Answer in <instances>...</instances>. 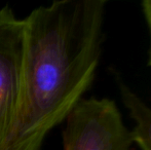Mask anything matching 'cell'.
Listing matches in <instances>:
<instances>
[{"instance_id": "1", "label": "cell", "mask_w": 151, "mask_h": 150, "mask_svg": "<svg viewBox=\"0 0 151 150\" xmlns=\"http://www.w3.org/2000/svg\"><path fill=\"white\" fill-rule=\"evenodd\" d=\"M105 0H58L24 19L20 94L0 150H40L95 80L104 43Z\"/></svg>"}, {"instance_id": "2", "label": "cell", "mask_w": 151, "mask_h": 150, "mask_svg": "<svg viewBox=\"0 0 151 150\" xmlns=\"http://www.w3.org/2000/svg\"><path fill=\"white\" fill-rule=\"evenodd\" d=\"M65 121L64 150H133V135L113 100L82 99Z\"/></svg>"}, {"instance_id": "4", "label": "cell", "mask_w": 151, "mask_h": 150, "mask_svg": "<svg viewBox=\"0 0 151 150\" xmlns=\"http://www.w3.org/2000/svg\"><path fill=\"white\" fill-rule=\"evenodd\" d=\"M118 84L121 100L135 123L131 131L134 143L140 150H151V107L122 81Z\"/></svg>"}, {"instance_id": "3", "label": "cell", "mask_w": 151, "mask_h": 150, "mask_svg": "<svg viewBox=\"0 0 151 150\" xmlns=\"http://www.w3.org/2000/svg\"><path fill=\"white\" fill-rule=\"evenodd\" d=\"M24 22L8 5L0 8V110L18 95L24 52Z\"/></svg>"}, {"instance_id": "5", "label": "cell", "mask_w": 151, "mask_h": 150, "mask_svg": "<svg viewBox=\"0 0 151 150\" xmlns=\"http://www.w3.org/2000/svg\"><path fill=\"white\" fill-rule=\"evenodd\" d=\"M142 11H143L144 18H145L146 24H147L148 30L150 35V48H149V56H148L147 65L151 66V0H144L142 2Z\"/></svg>"}]
</instances>
